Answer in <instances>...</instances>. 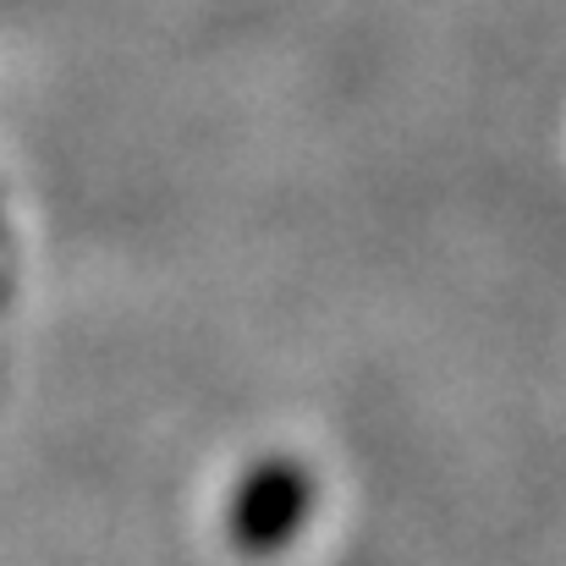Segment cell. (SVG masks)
<instances>
[{"mask_svg": "<svg viewBox=\"0 0 566 566\" xmlns=\"http://www.w3.org/2000/svg\"><path fill=\"white\" fill-rule=\"evenodd\" d=\"M314 473L297 462V457H259L231 501H226V539L259 562V556H275L286 551L303 528H308V512H314Z\"/></svg>", "mask_w": 566, "mask_h": 566, "instance_id": "cell-1", "label": "cell"}]
</instances>
